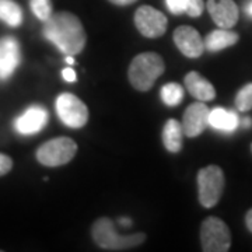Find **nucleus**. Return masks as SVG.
Here are the masks:
<instances>
[{
    "instance_id": "f257e3e1",
    "label": "nucleus",
    "mask_w": 252,
    "mask_h": 252,
    "mask_svg": "<svg viewBox=\"0 0 252 252\" xmlns=\"http://www.w3.org/2000/svg\"><path fill=\"white\" fill-rule=\"evenodd\" d=\"M42 34L62 54L79 55L83 52L87 35L80 18L70 11H56L44 21Z\"/></svg>"
},
{
    "instance_id": "f03ea898",
    "label": "nucleus",
    "mask_w": 252,
    "mask_h": 252,
    "mask_svg": "<svg viewBox=\"0 0 252 252\" xmlns=\"http://www.w3.org/2000/svg\"><path fill=\"white\" fill-rule=\"evenodd\" d=\"M91 237L97 247L105 251H125L146 241V234L143 233L119 235L112 220L108 217H101L94 221L91 227Z\"/></svg>"
},
{
    "instance_id": "7ed1b4c3",
    "label": "nucleus",
    "mask_w": 252,
    "mask_h": 252,
    "mask_svg": "<svg viewBox=\"0 0 252 252\" xmlns=\"http://www.w3.org/2000/svg\"><path fill=\"white\" fill-rule=\"evenodd\" d=\"M164 70L165 63L160 55L144 52L133 58V61L129 64L127 77L136 90L149 91Z\"/></svg>"
},
{
    "instance_id": "20e7f679",
    "label": "nucleus",
    "mask_w": 252,
    "mask_h": 252,
    "mask_svg": "<svg viewBox=\"0 0 252 252\" xmlns=\"http://www.w3.org/2000/svg\"><path fill=\"white\" fill-rule=\"evenodd\" d=\"M77 144L70 137H55L41 144L36 150V160L45 167H61L73 160Z\"/></svg>"
},
{
    "instance_id": "39448f33",
    "label": "nucleus",
    "mask_w": 252,
    "mask_h": 252,
    "mask_svg": "<svg viewBox=\"0 0 252 252\" xmlns=\"http://www.w3.org/2000/svg\"><path fill=\"white\" fill-rule=\"evenodd\" d=\"M224 189V172L219 165H207L198 172V193L200 205L215 207Z\"/></svg>"
},
{
    "instance_id": "423d86ee",
    "label": "nucleus",
    "mask_w": 252,
    "mask_h": 252,
    "mask_svg": "<svg viewBox=\"0 0 252 252\" xmlns=\"http://www.w3.org/2000/svg\"><path fill=\"white\" fill-rule=\"evenodd\" d=\"M200 244L205 252H227L231 247V233L219 217H207L200 227Z\"/></svg>"
},
{
    "instance_id": "0eeeda50",
    "label": "nucleus",
    "mask_w": 252,
    "mask_h": 252,
    "mask_svg": "<svg viewBox=\"0 0 252 252\" xmlns=\"http://www.w3.org/2000/svg\"><path fill=\"white\" fill-rule=\"evenodd\" d=\"M56 112L63 124L73 129L83 127L89 121V108L70 93H63L56 98Z\"/></svg>"
},
{
    "instance_id": "6e6552de",
    "label": "nucleus",
    "mask_w": 252,
    "mask_h": 252,
    "mask_svg": "<svg viewBox=\"0 0 252 252\" xmlns=\"http://www.w3.org/2000/svg\"><path fill=\"white\" fill-rule=\"evenodd\" d=\"M135 26L146 38H160L167 31L168 20L160 10L152 6H140L135 13Z\"/></svg>"
},
{
    "instance_id": "1a4fd4ad",
    "label": "nucleus",
    "mask_w": 252,
    "mask_h": 252,
    "mask_svg": "<svg viewBox=\"0 0 252 252\" xmlns=\"http://www.w3.org/2000/svg\"><path fill=\"white\" fill-rule=\"evenodd\" d=\"M209 115L210 109L203 101H196L190 104L182 118V129L184 135L188 137H196L202 132H205L209 126Z\"/></svg>"
},
{
    "instance_id": "9d476101",
    "label": "nucleus",
    "mask_w": 252,
    "mask_h": 252,
    "mask_svg": "<svg viewBox=\"0 0 252 252\" xmlns=\"http://www.w3.org/2000/svg\"><path fill=\"white\" fill-rule=\"evenodd\" d=\"M174 42L187 58H199L205 51V41L193 27L181 26L174 31Z\"/></svg>"
},
{
    "instance_id": "9b49d317",
    "label": "nucleus",
    "mask_w": 252,
    "mask_h": 252,
    "mask_svg": "<svg viewBox=\"0 0 252 252\" xmlns=\"http://www.w3.org/2000/svg\"><path fill=\"white\" fill-rule=\"evenodd\" d=\"M48 111L41 105H31L14 122V127L20 135L30 136L41 132L48 124Z\"/></svg>"
},
{
    "instance_id": "f8f14e48",
    "label": "nucleus",
    "mask_w": 252,
    "mask_h": 252,
    "mask_svg": "<svg viewBox=\"0 0 252 252\" xmlns=\"http://www.w3.org/2000/svg\"><path fill=\"white\" fill-rule=\"evenodd\" d=\"M206 9L219 28H233L240 17L234 0H207Z\"/></svg>"
},
{
    "instance_id": "ddd939ff",
    "label": "nucleus",
    "mask_w": 252,
    "mask_h": 252,
    "mask_svg": "<svg viewBox=\"0 0 252 252\" xmlns=\"http://www.w3.org/2000/svg\"><path fill=\"white\" fill-rule=\"evenodd\" d=\"M21 62L20 44L14 36L0 38V79L7 80Z\"/></svg>"
},
{
    "instance_id": "4468645a",
    "label": "nucleus",
    "mask_w": 252,
    "mask_h": 252,
    "mask_svg": "<svg viewBox=\"0 0 252 252\" xmlns=\"http://www.w3.org/2000/svg\"><path fill=\"white\" fill-rule=\"evenodd\" d=\"M185 89L188 93L196 98L198 101H212L216 97V90L213 87V84L210 81L205 79L200 73L198 72H189L185 76Z\"/></svg>"
},
{
    "instance_id": "2eb2a0df",
    "label": "nucleus",
    "mask_w": 252,
    "mask_h": 252,
    "mask_svg": "<svg viewBox=\"0 0 252 252\" xmlns=\"http://www.w3.org/2000/svg\"><path fill=\"white\" fill-rule=\"evenodd\" d=\"M238 125H240L238 115L233 111L220 108V107L210 111L209 126H212L213 129L224 132V133H231L238 127Z\"/></svg>"
},
{
    "instance_id": "dca6fc26",
    "label": "nucleus",
    "mask_w": 252,
    "mask_h": 252,
    "mask_svg": "<svg viewBox=\"0 0 252 252\" xmlns=\"http://www.w3.org/2000/svg\"><path fill=\"white\" fill-rule=\"evenodd\" d=\"M240 36L234 31H230L227 28H219L212 32H209L205 38V49L210 52H219L225 48L235 45L238 42Z\"/></svg>"
},
{
    "instance_id": "f3484780",
    "label": "nucleus",
    "mask_w": 252,
    "mask_h": 252,
    "mask_svg": "<svg viewBox=\"0 0 252 252\" xmlns=\"http://www.w3.org/2000/svg\"><path fill=\"white\" fill-rule=\"evenodd\" d=\"M182 124L175 119H168L162 127V143L170 153H180L182 149Z\"/></svg>"
},
{
    "instance_id": "a211bd4d",
    "label": "nucleus",
    "mask_w": 252,
    "mask_h": 252,
    "mask_svg": "<svg viewBox=\"0 0 252 252\" xmlns=\"http://www.w3.org/2000/svg\"><path fill=\"white\" fill-rule=\"evenodd\" d=\"M0 21L13 28L21 26L23 10L14 0H0Z\"/></svg>"
},
{
    "instance_id": "6ab92c4d",
    "label": "nucleus",
    "mask_w": 252,
    "mask_h": 252,
    "mask_svg": "<svg viewBox=\"0 0 252 252\" xmlns=\"http://www.w3.org/2000/svg\"><path fill=\"white\" fill-rule=\"evenodd\" d=\"M160 97L162 102L168 107H175L182 102L184 99V89L177 83H168L165 86H162L160 91Z\"/></svg>"
},
{
    "instance_id": "aec40b11",
    "label": "nucleus",
    "mask_w": 252,
    "mask_h": 252,
    "mask_svg": "<svg viewBox=\"0 0 252 252\" xmlns=\"http://www.w3.org/2000/svg\"><path fill=\"white\" fill-rule=\"evenodd\" d=\"M30 7L35 14V17L41 21H46L54 14L51 0H30Z\"/></svg>"
},
{
    "instance_id": "412c9836",
    "label": "nucleus",
    "mask_w": 252,
    "mask_h": 252,
    "mask_svg": "<svg viewBox=\"0 0 252 252\" xmlns=\"http://www.w3.org/2000/svg\"><path fill=\"white\" fill-rule=\"evenodd\" d=\"M235 107L241 112H247V111L252 109V83L244 86L243 89L237 93Z\"/></svg>"
},
{
    "instance_id": "4be33fe9",
    "label": "nucleus",
    "mask_w": 252,
    "mask_h": 252,
    "mask_svg": "<svg viewBox=\"0 0 252 252\" xmlns=\"http://www.w3.org/2000/svg\"><path fill=\"white\" fill-rule=\"evenodd\" d=\"M188 3V9H187V14L189 17H199L202 16L203 10H205V1L203 0H187Z\"/></svg>"
},
{
    "instance_id": "5701e85b",
    "label": "nucleus",
    "mask_w": 252,
    "mask_h": 252,
    "mask_svg": "<svg viewBox=\"0 0 252 252\" xmlns=\"http://www.w3.org/2000/svg\"><path fill=\"white\" fill-rule=\"evenodd\" d=\"M165 4H167L168 10L175 16L187 13V9H188L187 0H165Z\"/></svg>"
},
{
    "instance_id": "b1692460",
    "label": "nucleus",
    "mask_w": 252,
    "mask_h": 252,
    "mask_svg": "<svg viewBox=\"0 0 252 252\" xmlns=\"http://www.w3.org/2000/svg\"><path fill=\"white\" fill-rule=\"evenodd\" d=\"M11 168H13V160L9 156L0 153V177H3L7 172L11 171Z\"/></svg>"
},
{
    "instance_id": "393cba45",
    "label": "nucleus",
    "mask_w": 252,
    "mask_h": 252,
    "mask_svg": "<svg viewBox=\"0 0 252 252\" xmlns=\"http://www.w3.org/2000/svg\"><path fill=\"white\" fill-rule=\"evenodd\" d=\"M62 76H63V79L67 81V83H74V81L77 80V74H76V72L73 70L72 67H66V69H63Z\"/></svg>"
},
{
    "instance_id": "a878e982",
    "label": "nucleus",
    "mask_w": 252,
    "mask_h": 252,
    "mask_svg": "<svg viewBox=\"0 0 252 252\" xmlns=\"http://www.w3.org/2000/svg\"><path fill=\"white\" fill-rule=\"evenodd\" d=\"M108 1L115 6H129V4H133L136 0H108Z\"/></svg>"
},
{
    "instance_id": "bb28decb",
    "label": "nucleus",
    "mask_w": 252,
    "mask_h": 252,
    "mask_svg": "<svg viewBox=\"0 0 252 252\" xmlns=\"http://www.w3.org/2000/svg\"><path fill=\"white\" fill-rule=\"evenodd\" d=\"M245 224L248 227V230L252 233V209H250L247 212V216H245Z\"/></svg>"
},
{
    "instance_id": "cd10ccee",
    "label": "nucleus",
    "mask_w": 252,
    "mask_h": 252,
    "mask_svg": "<svg viewBox=\"0 0 252 252\" xmlns=\"http://www.w3.org/2000/svg\"><path fill=\"white\" fill-rule=\"evenodd\" d=\"M119 223H121V225H125V227H127V225L132 224V220H130V219H127V217H121V219H119Z\"/></svg>"
},
{
    "instance_id": "c85d7f7f",
    "label": "nucleus",
    "mask_w": 252,
    "mask_h": 252,
    "mask_svg": "<svg viewBox=\"0 0 252 252\" xmlns=\"http://www.w3.org/2000/svg\"><path fill=\"white\" fill-rule=\"evenodd\" d=\"M243 125H244V127H251V126H252V119H251V118H244Z\"/></svg>"
},
{
    "instance_id": "c756f323",
    "label": "nucleus",
    "mask_w": 252,
    "mask_h": 252,
    "mask_svg": "<svg viewBox=\"0 0 252 252\" xmlns=\"http://www.w3.org/2000/svg\"><path fill=\"white\" fill-rule=\"evenodd\" d=\"M66 63H67V64H70V66L74 64V59H73L72 55H67V56H66Z\"/></svg>"
},
{
    "instance_id": "7c9ffc66",
    "label": "nucleus",
    "mask_w": 252,
    "mask_h": 252,
    "mask_svg": "<svg viewBox=\"0 0 252 252\" xmlns=\"http://www.w3.org/2000/svg\"><path fill=\"white\" fill-rule=\"evenodd\" d=\"M247 11H248V14L252 17V0L250 1V4H248V7H247Z\"/></svg>"
},
{
    "instance_id": "2f4dec72",
    "label": "nucleus",
    "mask_w": 252,
    "mask_h": 252,
    "mask_svg": "<svg viewBox=\"0 0 252 252\" xmlns=\"http://www.w3.org/2000/svg\"><path fill=\"white\" fill-rule=\"evenodd\" d=\"M251 152H252V144H251Z\"/></svg>"
}]
</instances>
